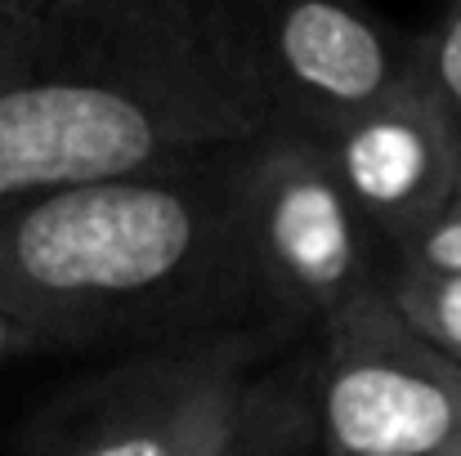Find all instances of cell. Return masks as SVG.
I'll return each instance as SVG.
<instances>
[{
  "mask_svg": "<svg viewBox=\"0 0 461 456\" xmlns=\"http://www.w3.org/2000/svg\"><path fill=\"white\" fill-rule=\"evenodd\" d=\"M274 126L242 0H5L0 206L108 183Z\"/></svg>",
  "mask_w": 461,
  "mask_h": 456,
  "instance_id": "6da1fadb",
  "label": "cell"
},
{
  "mask_svg": "<svg viewBox=\"0 0 461 456\" xmlns=\"http://www.w3.org/2000/svg\"><path fill=\"white\" fill-rule=\"evenodd\" d=\"M242 148L0 206V296L68 349H157L269 322L242 215Z\"/></svg>",
  "mask_w": 461,
  "mask_h": 456,
  "instance_id": "7a4b0ae2",
  "label": "cell"
},
{
  "mask_svg": "<svg viewBox=\"0 0 461 456\" xmlns=\"http://www.w3.org/2000/svg\"><path fill=\"white\" fill-rule=\"evenodd\" d=\"M287 335L256 322L131 349L32 421V456H229L301 362Z\"/></svg>",
  "mask_w": 461,
  "mask_h": 456,
  "instance_id": "3957f363",
  "label": "cell"
},
{
  "mask_svg": "<svg viewBox=\"0 0 461 456\" xmlns=\"http://www.w3.org/2000/svg\"><path fill=\"white\" fill-rule=\"evenodd\" d=\"M242 215L265 317L322 331L381 287L385 246L349 201L318 135L274 121L247 144Z\"/></svg>",
  "mask_w": 461,
  "mask_h": 456,
  "instance_id": "277c9868",
  "label": "cell"
},
{
  "mask_svg": "<svg viewBox=\"0 0 461 456\" xmlns=\"http://www.w3.org/2000/svg\"><path fill=\"white\" fill-rule=\"evenodd\" d=\"M313 434L322 456H453L461 367L385 296H367L318 331Z\"/></svg>",
  "mask_w": 461,
  "mask_h": 456,
  "instance_id": "5b68a950",
  "label": "cell"
},
{
  "mask_svg": "<svg viewBox=\"0 0 461 456\" xmlns=\"http://www.w3.org/2000/svg\"><path fill=\"white\" fill-rule=\"evenodd\" d=\"M274 121L331 135L412 76V31L354 4L283 0L251 4Z\"/></svg>",
  "mask_w": 461,
  "mask_h": 456,
  "instance_id": "8992f818",
  "label": "cell"
},
{
  "mask_svg": "<svg viewBox=\"0 0 461 456\" xmlns=\"http://www.w3.org/2000/svg\"><path fill=\"white\" fill-rule=\"evenodd\" d=\"M322 148L385 255L421 233L457 188V121L412 76L354 121L322 135Z\"/></svg>",
  "mask_w": 461,
  "mask_h": 456,
  "instance_id": "52a82bcc",
  "label": "cell"
},
{
  "mask_svg": "<svg viewBox=\"0 0 461 456\" xmlns=\"http://www.w3.org/2000/svg\"><path fill=\"white\" fill-rule=\"evenodd\" d=\"M381 287L394 300V308L461 367V273L385 264Z\"/></svg>",
  "mask_w": 461,
  "mask_h": 456,
  "instance_id": "ba28073f",
  "label": "cell"
},
{
  "mask_svg": "<svg viewBox=\"0 0 461 456\" xmlns=\"http://www.w3.org/2000/svg\"><path fill=\"white\" fill-rule=\"evenodd\" d=\"M313 358H301L229 456H313Z\"/></svg>",
  "mask_w": 461,
  "mask_h": 456,
  "instance_id": "9c48e42d",
  "label": "cell"
},
{
  "mask_svg": "<svg viewBox=\"0 0 461 456\" xmlns=\"http://www.w3.org/2000/svg\"><path fill=\"white\" fill-rule=\"evenodd\" d=\"M412 81L461 130V0L448 4L426 31H412Z\"/></svg>",
  "mask_w": 461,
  "mask_h": 456,
  "instance_id": "30bf717a",
  "label": "cell"
},
{
  "mask_svg": "<svg viewBox=\"0 0 461 456\" xmlns=\"http://www.w3.org/2000/svg\"><path fill=\"white\" fill-rule=\"evenodd\" d=\"M390 264L430 269V273H461V170H457V188L444 201V210L421 233H412L403 246H394Z\"/></svg>",
  "mask_w": 461,
  "mask_h": 456,
  "instance_id": "8fae6325",
  "label": "cell"
},
{
  "mask_svg": "<svg viewBox=\"0 0 461 456\" xmlns=\"http://www.w3.org/2000/svg\"><path fill=\"white\" fill-rule=\"evenodd\" d=\"M41 353H72V349L45 322H36L32 313H23L18 304L0 296V367L23 362V358H41Z\"/></svg>",
  "mask_w": 461,
  "mask_h": 456,
  "instance_id": "7c38bea8",
  "label": "cell"
},
{
  "mask_svg": "<svg viewBox=\"0 0 461 456\" xmlns=\"http://www.w3.org/2000/svg\"><path fill=\"white\" fill-rule=\"evenodd\" d=\"M453 456H461V443H457V452H453Z\"/></svg>",
  "mask_w": 461,
  "mask_h": 456,
  "instance_id": "4fadbf2b",
  "label": "cell"
},
{
  "mask_svg": "<svg viewBox=\"0 0 461 456\" xmlns=\"http://www.w3.org/2000/svg\"><path fill=\"white\" fill-rule=\"evenodd\" d=\"M0 9H5V0H0Z\"/></svg>",
  "mask_w": 461,
  "mask_h": 456,
  "instance_id": "5bb4252c",
  "label": "cell"
}]
</instances>
